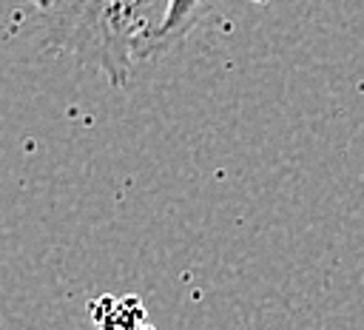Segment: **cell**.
Wrapping results in <instances>:
<instances>
[{
  "instance_id": "cell-1",
  "label": "cell",
  "mask_w": 364,
  "mask_h": 330,
  "mask_svg": "<svg viewBox=\"0 0 364 330\" xmlns=\"http://www.w3.org/2000/svg\"><path fill=\"white\" fill-rule=\"evenodd\" d=\"M222 0H168L165 3V14H162V23L148 46V57L145 60H154V57H162L168 54L171 48H176L191 31L196 23L205 20V14H210Z\"/></svg>"
},
{
  "instance_id": "cell-2",
  "label": "cell",
  "mask_w": 364,
  "mask_h": 330,
  "mask_svg": "<svg viewBox=\"0 0 364 330\" xmlns=\"http://www.w3.org/2000/svg\"><path fill=\"white\" fill-rule=\"evenodd\" d=\"M31 3H34L37 9H48V6H54L57 0H31Z\"/></svg>"
},
{
  "instance_id": "cell-3",
  "label": "cell",
  "mask_w": 364,
  "mask_h": 330,
  "mask_svg": "<svg viewBox=\"0 0 364 330\" xmlns=\"http://www.w3.org/2000/svg\"><path fill=\"white\" fill-rule=\"evenodd\" d=\"M0 31H3V17H0Z\"/></svg>"
}]
</instances>
